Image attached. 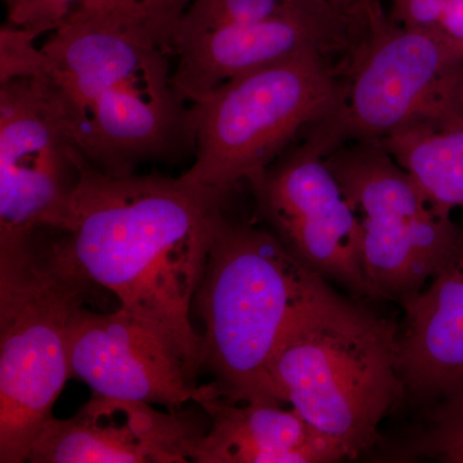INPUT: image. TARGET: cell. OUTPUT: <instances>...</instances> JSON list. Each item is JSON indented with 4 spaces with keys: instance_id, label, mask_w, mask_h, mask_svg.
<instances>
[{
    "instance_id": "9a60e30c",
    "label": "cell",
    "mask_w": 463,
    "mask_h": 463,
    "mask_svg": "<svg viewBox=\"0 0 463 463\" xmlns=\"http://www.w3.org/2000/svg\"><path fill=\"white\" fill-rule=\"evenodd\" d=\"M209 430L190 448L196 463H334L344 456L300 414L272 402H232L213 395L201 402Z\"/></svg>"
},
{
    "instance_id": "5b68a950",
    "label": "cell",
    "mask_w": 463,
    "mask_h": 463,
    "mask_svg": "<svg viewBox=\"0 0 463 463\" xmlns=\"http://www.w3.org/2000/svg\"><path fill=\"white\" fill-rule=\"evenodd\" d=\"M36 234V233H35ZM35 234L0 241V462H27L67 381L72 319L99 286Z\"/></svg>"
},
{
    "instance_id": "7c38bea8",
    "label": "cell",
    "mask_w": 463,
    "mask_h": 463,
    "mask_svg": "<svg viewBox=\"0 0 463 463\" xmlns=\"http://www.w3.org/2000/svg\"><path fill=\"white\" fill-rule=\"evenodd\" d=\"M71 376L93 394L181 410L219 395L215 383L197 386L165 341L123 307L97 313L81 307L70 330Z\"/></svg>"
},
{
    "instance_id": "e0dca14e",
    "label": "cell",
    "mask_w": 463,
    "mask_h": 463,
    "mask_svg": "<svg viewBox=\"0 0 463 463\" xmlns=\"http://www.w3.org/2000/svg\"><path fill=\"white\" fill-rule=\"evenodd\" d=\"M194 0H81L70 17L90 21L174 56L176 33Z\"/></svg>"
},
{
    "instance_id": "ac0fdd59",
    "label": "cell",
    "mask_w": 463,
    "mask_h": 463,
    "mask_svg": "<svg viewBox=\"0 0 463 463\" xmlns=\"http://www.w3.org/2000/svg\"><path fill=\"white\" fill-rule=\"evenodd\" d=\"M377 448L383 462L463 463V392L423 407L403 437Z\"/></svg>"
},
{
    "instance_id": "ba28073f",
    "label": "cell",
    "mask_w": 463,
    "mask_h": 463,
    "mask_svg": "<svg viewBox=\"0 0 463 463\" xmlns=\"http://www.w3.org/2000/svg\"><path fill=\"white\" fill-rule=\"evenodd\" d=\"M325 161L361 222L371 288L377 298L403 306L452 257L463 225L432 205L379 139L344 143Z\"/></svg>"
},
{
    "instance_id": "d6986e66",
    "label": "cell",
    "mask_w": 463,
    "mask_h": 463,
    "mask_svg": "<svg viewBox=\"0 0 463 463\" xmlns=\"http://www.w3.org/2000/svg\"><path fill=\"white\" fill-rule=\"evenodd\" d=\"M317 0H194L176 33L178 45L219 27L248 25L281 16Z\"/></svg>"
},
{
    "instance_id": "44dd1931",
    "label": "cell",
    "mask_w": 463,
    "mask_h": 463,
    "mask_svg": "<svg viewBox=\"0 0 463 463\" xmlns=\"http://www.w3.org/2000/svg\"><path fill=\"white\" fill-rule=\"evenodd\" d=\"M5 24L25 30L33 38L48 35L70 17L81 0H2Z\"/></svg>"
},
{
    "instance_id": "52a82bcc",
    "label": "cell",
    "mask_w": 463,
    "mask_h": 463,
    "mask_svg": "<svg viewBox=\"0 0 463 463\" xmlns=\"http://www.w3.org/2000/svg\"><path fill=\"white\" fill-rule=\"evenodd\" d=\"M347 65L340 108L307 130L319 156L416 125L463 127V44L440 29L399 25L376 3Z\"/></svg>"
},
{
    "instance_id": "3957f363",
    "label": "cell",
    "mask_w": 463,
    "mask_h": 463,
    "mask_svg": "<svg viewBox=\"0 0 463 463\" xmlns=\"http://www.w3.org/2000/svg\"><path fill=\"white\" fill-rule=\"evenodd\" d=\"M399 325L330 285L292 319L269 364L277 397L355 461L383 440L381 423L407 404Z\"/></svg>"
},
{
    "instance_id": "277c9868",
    "label": "cell",
    "mask_w": 463,
    "mask_h": 463,
    "mask_svg": "<svg viewBox=\"0 0 463 463\" xmlns=\"http://www.w3.org/2000/svg\"><path fill=\"white\" fill-rule=\"evenodd\" d=\"M327 286L272 231L222 215L196 294L203 367L221 397L283 404L270 359L292 319Z\"/></svg>"
},
{
    "instance_id": "7402d4cb",
    "label": "cell",
    "mask_w": 463,
    "mask_h": 463,
    "mask_svg": "<svg viewBox=\"0 0 463 463\" xmlns=\"http://www.w3.org/2000/svg\"><path fill=\"white\" fill-rule=\"evenodd\" d=\"M335 8L339 9L347 16L355 18L367 17L373 0H328Z\"/></svg>"
},
{
    "instance_id": "6da1fadb",
    "label": "cell",
    "mask_w": 463,
    "mask_h": 463,
    "mask_svg": "<svg viewBox=\"0 0 463 463\" xmlns=\"http://www.w3.org/2000/svg\"><path fill=\"white\" fill-rule=\"evenodd\" d=\"M225 196L183 176H115L84 166L52 248L152 328L192 379L203 368L191 306Z\"/></svg>"
},
{
    "instance_id": "ffe728a7",
    "label": "cell",
    "mask_w": 463,
    "mask_h": 463,
    "mask_svg": "<svg viewBox=\"0 0 463 463\" xmlns=\"http://www.w3.org/2000/svg\"><path fill=\"white\" fill-rule=\"evenodd\" d=\"M36 38L25 30L3 24L0 27V84L17 79H39L47 60Z\"/></svg>"
},
{
    "instance_id": "9c48e42d",
    "label": "cell",
    "mask_w": 463,
    "mask_h": 463,
    "mask_svg": "<svg viewBox=\"0 0 463 463\" xmlns=\"http://www.w3.org/2000/svg\"><path fill=\"white\" fill-rule=\"evenodd\" d=\"M87 164L39 79L0 84V241L56 231Z\"/></svg>"
},
{
    "instance_id": "2e32d148",
    "label": "cell",
    "mask_w": 463,
    "mask_h": 463,
    "mask_svg": "<svg viewBox=\"0 0 463 463\" xmlns=\"http://www.w3.org/2000/svg\"><path fill=\"white\" fill-rule=\"evenodd\" d=\"M423 194L441 212L463 207V127H408L381 139Z\"/></svg>"
},
{
    "instance_id": "8fae6325",
    "label": "cell",
    "mask_w": 463,
    "mask_h": 463,
    "mask_svg": "<svg viewBox=\"0 0 463 463\" xmlns=\"http://www.w3.org/2000/svg\"><path fill=\"white\" fill-rule=\"evenodd\" d=\"M364 30L365 20L347 16L328 0L248 25L219 27L175 48L174 84L194 103L231 79L306 52L350 54Z\"/></svg>"
},
{
    "instance_id": "8992f818",
    "label": "cell",
    "mask_w": 463,
    "mask_h": 463,
    "mask_svg": "<svg viewBox=\"0 0 463 463\" xmlns=\"http://www.w3.org/2000/svg\"><path fill=\"white\" fill-rule=\"evenodd\" d=\"M345 90L319 52L225 81L190 103L194 161L183 178L225 197L240 183L251 184L298 133L334 114Z\"/></svg>"
},
{
    "instance_id": "30bf717a",
    "label": "cell",
    "mask_w": 463,
    "mask_h": 463,
    "mask_svg": "<svg viewBox=\"0 0 463 463\" xmlns=\"http://www.w3.org/2000/svg\"><path fill=\"white\" fill-rule=\"evenodd\" d=\"M258 214L285 248L350 294L377 298L362 261V225L325 157L306 143L251 183Z\"/></svg>"
},
{
    "instance_id": "5bb4252c",
    "label": "cell",
    "mask_w": 463,
    "mask_h": 463,
    "mask_svg": "<svg viewBox=\"0 0 463 463\" xmlns=\"http://www.w3.org/2000/svg\"><path fill=\"white\" fill-rule=\"evenodd\" d=\"M399 370L407 403L428 407L463 392V236L452 257L403 306Z\"/></svg>"
},
{
    "instance_id": "7a4b0ae2",
    "label": "cell",
    "mask_w": 463,
    "mask_h": 463,
    "mask_svg": "<svg viewBox=\"0 0 463 463\" xmlns=\"http://www.w3.org/2000/svg\"><path fill=\"white\" fill-rule=\"evenodd\" d=\"M43 90L91 166L123 176L139 163L192 147L190 103L166 52L69 17L42 45Z\"/></svg>"
},
{
    "instance_id": "4fadbf2b",
    "label": "cell",
    "mask_w": 463,
    "mask_h": 463,
    "mask_svg": "<svg viewBox=\"0 0 463 463\" xmlns=\"http://www.w3.org/2000/svg\"><path fill=\"white\" fill-rule=\"evenodd\" d=\"M203 432L181 410L93 394L74 416L43 426L27 462L185 463Z\"/></svg>"
}]
</instances>
